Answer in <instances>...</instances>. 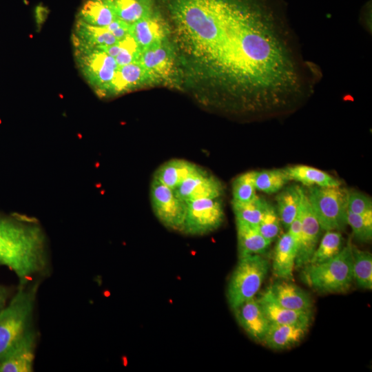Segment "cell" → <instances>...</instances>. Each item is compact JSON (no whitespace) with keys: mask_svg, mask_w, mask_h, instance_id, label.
<instances>
[{"mask_svg":"<svg viewBox=\"0 0 372 372\" xmlns=\"http://www.w3.org/2000/svg\"><path fill=\"white\" fill-rule=\"evenodd\" d=\"M138 61L148 75L157 76L167 75L172 65L169 50L163 42L142 49Z\"/></svg>","mask_w":372,"mask_h":372,"instance_id":"7402d4cb","label":"cell"},{"mask_svg":"<svg viewBox=\"0 0 372 372\" xmlns=\"http://www.w3.org/2000/svg\"><path fill=\"white\" fill-rule=\"evenodd\" d=\"M118 19L106 0H85L76 19L88 25L106 27Z\"/></svg>","mask_w":372,"mask_h":372,"instance_id":"d4e9b609","label":"cell"},{"mask_svg":"<svg viewBox=\"0 0 372 372\" xmlns=\"http://www.w3.org/2000/svg\"><path fill=\"white\" fill-rule=\"evenodd\" d=\"M148 76L138 61L123 66H118L110 85L107 96L129 91L141 84Z\"/></svg>","mask_w":372,"mask_h":372,"instance_id":"44dd1931","label":"cell"},{"mask_svg":"<svg viewBox=\"0 0 372 372\" xmlns=\"http://www.w3.org/2000/svg\"><path fill=\"white\" fill-rule=\"evenodd\" d=\"M73 48L76 65L85 81L98 96H107L118 68L115 59L99 48Z\"/></svg>","mask_w":372,"mask_h":372,"instance_id":"8992f818","label":"cell"},{"mask_svg":"<svg viewBox=\"0 0 372 372\" xmlns=\"http://www.w3.org/2000/svg\"><path fill=\"white\" fill-rule=\"evenodd\" d=\"M152 211L158 220L170 230L181 231L187 214V203L175 190L152 178L149 188Z\"/></svg>","mask_w":372,"mask_h":372,"instance_id":"52a82bcc","label":"cell"},{"mask_svg":"<svg viewBox=\"0 0 372 372\" xmlns=\"http://www.w3.org/2000/svg\"><path fill=\"white\" fill-rule=\"evenodd\" d=\"M300 216L301 229L295 265L296 269L304 267L309 262L323 231L311 207L304 188L300 207Z\"/></svg>","mask_w":372,"mask_h":372,"instance_id":"9c48e42d","label":"cell"},{"mask_svg":"<svg viewBox=\"0 0 372 372\" xmlns=\"http://www.w3.org/2000/svg\"><path fill=\"white\" fill-rule=\"evenodd\" d=\"M290 180H295L304 185L318 187H338L341 182L329 174L313 167L296 165L284 169Z\"/></svg>","mask_w":372,"mask_h":372,"instance_id":"cb8c5ba5","label":"cell"},{"mask_svg":"<svg viewBox=\"0 0 372 372\" xmlns=\"http://www.w3.org/2000/svg\"><path fill=\"white\" fill-rule=\"evenodd\" d=\"M130 25L116 19L105 28L118 40H121L130 34Z\"/></svg>","mask_w":372,"mask_h":372,"instance_id":"d590c367","label":"cell"},{"mask_svg":"<svg viewBox=\"0 0 372 372\" xmlns=\"http://www.w3.org/2000/svg\"><path fill=\"white\" fill-rule=\"evenodd\" d=\"M306 194L323 231H340L345 228L347 225L348 191L340 186H311Z\"/></svg>","mask_w":372,"mask_h":372,"instance_id":"5b68a950","label":"cell"},{"mask_svg":"<svg viewBox=\"0 0 372 372\" xmlns=\"http://www.w3.org/2000/svg\"><path fill=\"white\" fill-rule=\"evenodd\" d=\"M302 268V280L313 289L324 293L347 291L353 282L351 240L333 258Z\"/></svg>","mask_w":372,"mask_h":372,"instance_id":"3957f363","label":"cell"},{"mask_svg":"<svg viewBox=\"0 0 372 372\" xmlns=\"http://www.w3.org/2000/svg\"><path fill=\"white\" fill-rule=\"evenodd\" d=\"M218 198H203L187 203V214L180 232L202 236L218 229L225 219L222 202Z\"/></svg>","mask_w":372,"mask_h":372,"instance_id":"ba28073f","label":"cell"},{"mask_svg":"<svg viewBox=\"0 0 372 372\" xmlns=\"http://www.w3.org/2000/svg\"><path fill=\"white\" fill-rule=\"evenodd\" d=\"M39 282L19 285L0 312V358L8 352L32 327Z\"/></svg>","mask_w":372,"mask_h":372,"instance_id":"7a4b0ae2","label":"cell"},{"mask_svg":"<svg viewBox=\"0 0 372 372\" xmlns=\"http://www.w3.org/2000/svg\"><path fill=\"white\" fill-rule=\"evenodd\" d=\"M280 220L276 208L268 203L257 228L266 239L272 242L280 231Z\"/></svg>","mask_w":372,"mask_h":372,"instance_id":"d6a6232c","label":"cell"},{"mask_svg":"<svg viewBox=\"0 0 372 372\" xmlns=\"http://www.w3.org/2000/svg\"><path fill=\"white\" fill-rule=\"evenodd\" d=\"M119 52L114 58L118 66H123L138 61L141 49L134 39L129 34L118 41Z\"/></svg>","mask_w":372,"mask_h":372,"instance_id":"836d02e7","label":"cell"},{"mask_svg":"<svg viewBox=\"0 0 372 372\" xmlns=\"http://www.w3.org/2000/svg\"><path fill=\"white\" fill-rule=\"evenodd\" d=\"M268 203L258 195L246 202L231 201L236 220L255 226L260 223Z\"/></svg>","mask_w":372,"mask_h":372,"instance_id":"f1b7e54d","label":"cell"},{"mask_svg":"<svg viewBox=\"0 0 372 372\" xmlns=\"http://www.w3.org/2000/svg\"><path fill=\"white\" fill-rule=\"evenodd\" d=\"M116 17L129 24L149 15L154 11L153 0H106Z\"/></svg>","mask_w":372,"mask_h":372,"instance_id":"484cf974","label":"cell"},{"mask_svg":"<svg viewBox=\"0 0 372 372\" xmlns=\"http://www.w3.org/2000/svg\"><path fill=\"white\" fill-rule=\"evenodd\" d=\"M348 211L356 214L362 215L372 212V201L371 198L358 191L348 192Z\"/></svg>","mask_w":372,"mask_h":372,"instance_id":"e575fe53","label":"cell"},{"mask_svg":"<svg viewBox=\"0 0 372 372\" xmlns=\"http://www.w3.org/2000/svg\"><path fill=\"white\" fill-rule=\"evenodd\" d=\"M347 225L353 232V237L361 242H368L372 238V212L362 215L347 211Z\"/></svg>","mask_w":372,"mask_h":372,"instance_id":"1f68e13d","label":"cell"},{"mask_svg":"<svg viewBox=\"0 0 372 372\" xmlns=\"http://www.w3.org/2000/svg\"><path fill=\"white\" fill-rule=\"evenodd\" d=\"M239 325L253 340L262 343L270 324L258 298L249 299L232 310Z\"/></svg>","mask_w":372,"mask_h":372,"instance_id":"7c38bea8","label":"cell"},{"mask_svg":"<svg viewBox=\"0 0 372 372\" xmlns=\"http://www.w3.org/2000/svg\"><path fill=\"white\" fill-rule=\"evenodd\" d=\"M255 171H249L237 176L232 181V200L246 202L256 194L254 182Z\"/></svg>","mask_w":372,"mask_h":372,"instance_id":"4dcf8cb0","label":"cell"},{"mask_svg":"<svg viewBox=\"0 0 372 372\" xmlns=\"http://www.w3.org/2000/svg\"><path fill=\"white\" fill-rule=\"evenodd\" d=\"M298 245L287 231L278 239L272 257V271L281 280H292L295 269Z\"/></svg>","mask_w":372,"mask_h":372,"instance_id":"5bb4252c","label":"cell"},{"mask_svg":"<svg viewBox=\"0 0 372 372\" xmlns=\"http://www.w3.org/2000/svg\"><path fill=\"white\" fill-rule=\"evenodd\" d=\"M201 169L199 165L188 161L173 158L159 166L153 177L175 190L183 180Z\"/></svg>","mask_w":372,"mask_h":372,"instance_id":"d6986e66","label":"cell"},{"mask_svg":"<svg viewBox=\"0 0 372 372\" xmlns=\"http://www.w3.org/2000/svg\"><path fill=\"white\" fill-rule=\"evenodd\" d=\"M309 325L270 324L262 344L273 350H284L298 344L305 336Z\"/></svg>","mask_w":372,"mask_h":372,"instance_id":"e0dca14e","label":"cell"},{"mask_svg":"<svg viewBox=\"0 0 372 372\" xmlns=\"http://www.w3.org/2000/svg\"><path fill=\"white\" fill-rule=\"evenodd\" d=\"M290 179L284 169L255 171L254 182L256 190L271 194L281 190Z\"/></svg>","mask_w":372,"mask_h":372,"instance_id":"f546056e","label":"cell"},{"mask_svg":"<svg viewBox=\"0 0 372 372\" xmlns=\"http://www.w3.org/2000/svg\"><path fill=\"white\" fill-rule=\"evenodd\" d=\"M10 296V289L6 286L0 284V312L8 302Z\"/></svg>","mask_w":372,"mask_h":372,"instance_id":"8d00e7d4","label":"cell"},{"mask_svg":"<svg viewBox=\"0 0 372 372\" xmlns=\"http://www.w3.org/2000/svg\"><path fill=\"white\" fill-rule=\"evenodd\" d=\"M238 257L251 254L262 255L271 242L258 231L257 226L236 220Z\"/></svg>","mask_w":372,"mask_h":372,"instance_id":"ffe728a7","label":"cell"},{"mask_svg":"<svg viewBox=\"0 0 372 372\" xmlns=\"http://www.w3.org/2000/svg\"><path fill=\"white\" fill-rule=\"evenodd\" d=\"M49 258L45 234L35 218L0 214V265L12 271L19 285L47 273Z\"/></svg>","mask_w":372,"mask_h":372,"instance_id":"6da1fadb","label":"cell"},{"mask_svg":"<svg viewBox=\"0 0 372 372\" xmlns=\"http://www.w3.org/2000/svg\"><path fill=\"white\" fill-rule=\"evenodd\" d=\"M273 297L282 307L295 311H311L313 301L302 289L290 282L282 280L269 287Z\"/></svg>","mask_w":372,"mask_h":372,"instance_id":"2e32d148","label":"cell"},{"mask_svg":"<svg viewBox=\"0 0 372 372\" xmlns=\"http://www.w3.org/2000/svg\"><path fill=\"white\" fill-rule=\"evenodd\" d=\"M343 247L344 239L340 231H327L320 238L307 265H317L326 262L337 256Z\"/></svg>","mask_w":372,"mask_h":372,"instance_id":"4316f807","label":"cell"},{"mask_svg":"<svg viewBox=\"0 0 372 372\" xmlns=\"http://www.w3.org/2000/svg\"><path fill=\"white\" fill-rule=\"evenodd\" d=\"M71 39L73 48H100L118 41L105 27L90 25L77 19Z\"/></svg>","mask_w":372,"mask_h":372,"instance_id":"9a60e30c","label":"cell"},{"mask_svg":"<svg viewBox=\"0 0 372 372\" xmlns=\"http://www.w3.org/2000/svg\"><path fill=\"white\" fill-rule=\"evenodd\" d=\"M36 344V332L32 329L14 347L0 358V372L32 371Z\"/></svg>","mask_w":372,"mask_h":372,"instance_id":"8fae6325","label":"cell"},{"mask_svg":"<svg viewBox=\"0 0 372 372\" xmlns=\"http://www.w3.org/2000/svg\"><path fill=\"white\" fill-rule=\"evenodd\" d=\"M175 192L187 203L203 198H220L224 193V187L218 178L202 168L183 180Z\"/></svg>","mask_w":372,"mask_h":372,"instance_id":"30bf717a","label":"cell"},{"mask_svg":"<svg viewBox=\"0 0 372 372\" xmlns=\"http://www.w3.org/2000/svg\"><path fill=\"white\" fill-rule=\"evenodd\" d=\"M269 270V262L262 255L238 257V262L228 282L227 299L231 310L255 298Z\"/></svg>","mask_w":372,"mask_h":372,"instance_id":"277c9868","label":"cell"},{"mask_svg":"<svg viewBox=\"0 0 372 372\" xmlns=\"http://www.w3.org/2000/svg\"><path fill=\"white\" fill-rule=\"evenodd\" d=\"M302 190L303 187L292 185L286 187L276 196V211L280 223L287 230L299 212Z\"/></svg>","mask_w":372,"mask_h":372,"instance_id":"603a6c76","label":"cell"},{"mask_svg":"<svg viewBox=\"0 0 372 372\" xmlns=\"http://www.w3.org/2000/svg\"><path fill=\"white\" fill-rule=\"evenodd\" d=\"M352 269L353 281L364 289H372V254L352 244Z\"/></svg>","mask_w":372,"mask_h":372,"instance_id":"83f0119b","label":"cell"},{"mask_svg":"<svg viewBox=\"0 0 372 372\" xmlns=\"http://www.w3.org/2000/svg\"><path fill=\"white\" fill-rule=\"evenodd\" d=\"M130 32L142 50L163 41L165 26L160 17L153 11L132 23Z\"/></svg>","mask_w":372,"mask_h":372,"instance_id":"ac0fdd59","label":"cell"},{"mask_svg":"<svg viewBox=\"0 0 372 372\" xmlns=\"http://www.w3.org/2000/svg\"><path fill=\"white\" fill-rule=\"evenodd\" d=\"M258 300L270 324H310L311 311H295L282 307L274 299L269 288Z\"/></svg>","mask_w":372,"mask_h":372,"instance_id":"4fadbf2b","label":"cell"}]
</instances>
